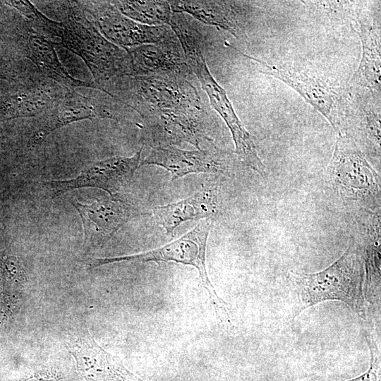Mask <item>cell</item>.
I'll return each mask as SVG.
<instances>
[{
	"label": "cell",
	"mask_w": 381,
	"mask_h": 381,
	"mask_svg": "<svg viewBox=\"0 0 381 381\" xmlns=\"http://www.w3.org/2000/svg\"><path fill=\"white\" fill-rule=\"evenodd\" d=\"M32 68L13 59H0V80L13 81L26 75Z\"/></svg>",
	"instance_id": "obj_24"
},
{
	"label": "cell",
	"mask_w": 381,
	"mask_h": 381,
	"mask_svg": "<svg viewBox=\"0 0 381 381\" xmlns=\"http://www.w3.org/2000/svg\"><path fill=\"white\" fill-rule=\"evenodd\" d=\"M185 55L193 74L195 75L206 92L211 107L229 128L236 155L245 165L264 176L265 167L258 156L253 137L236 114L225 90L212 75L204 56V47L199 44L191 45L186 49Z\"/></svg>",
	"instance_id": "obj_7"
},
{
	"label": "cell",
	"mask_w": 381,
	"mask_h": 381,
	"mask_svg": "<svg viewBox=\"0 0 381 381\" xmlns=\"http://www.w3.org/2000/svg\"><path fill=\"white\" fill-rule=\"evenodd\" d=\"M332 188L344 201L375 210L380 207V176L353 140L337 134L327 167Z\"/></svg>",
	"instance_id": "obj_6"
},
{
	"label": "cell",
	"mask_w": 381,
	"mask_h": 381,
	"mask_svg": "<svg viewBox=\"0 0 381 381\" xmlns=\"http://www.w3.org/2000/svg\"><path fill=\"white\" fill-rule=\"evenodd\" d=\"M337 134L380 155V95L349 85L343 90Z\"/></svg>",
	"instance_id": "obj_10"
},
{
	"label": "cell",
	"mask_w": 381,
	"mask_h": 381,
	"mask_svg": "<svg viewBox=\"0 0 381 381\" xmlns=\"http://www.w3.org/2000/svg\"><path fill=\"white\" fill-rule=\"evenodd\" d=\"M99 32L110 42L124 49L155 44L174 32L169 25L150 26L122 14L111 1H78Z\"/></svg>",
	"instance_id": "obj_11"
},
{
	"label": "cell",
	"mask_w": 381,
	"mask_h": 381,
	"mask_svg": "<svg viewBox=\"0 0 381 381\" xmlns=\"http://www.w3.org/2000/svg\"><path fill=\"white\" fill-rule=\"evenodd\" d=\"M143 138L152 147H174L189 143L198 150L212 142L209 114L205 107L174 111L142 120Z\"/></svg>",
	"instance_id": "obj_12"
},
{
	"label": "cell",
	"mask_w": 381,
	"mask_h": 381,
	"mask_svg": "<svg viewBox=\"0 0 381 381\" xmlns=\"http://www.w3.org/2000/svg\"><path fill=\"white\" fill-rule=\"evenodd\" d=\"M131 63V75H179L190 77L181 43L174 32L155 44L126 49Z\"/></svg>",
	"instance_id": "obj_19"
},
{
	"label": "cell",
	"mask_w": 381,
	"mask_h": 381,
	"mask_svg": "<svg viewBox=\"0 0 381 381\" xmlns=\"http://www.w3.org/2000/svg\"><path fill=\"white\" fill-rule=\"evenodd\" d=\"M212 226V219L201 221L192 230L178 239L160 248L145 253L113 258H94L88 269L119 262H175L195 267L201 283L207 291L218 320L226 327H232L226 303L217 295L207 274L206 268V248L209 233Z\"/></svg>",
	"instance_id": "obj_5"
},
{
	"label": "cell",
	"mask_w": 381,
	"mask_h": 381,
	"mask_svg": "<svg viewBox=\"0 0 381 381\" xmlns=\"http://www.w3.org/2000/svg\"><path fill=\"white\" fill-rule=\"evenodd\" d=\"M365 339L368 343L370 354L369 368L363 374L344 381H381L380 350L375 341L366 332H365Z\"/></svg>",
	"instance_id": "obj_23"
},
{
	"label": "cell",
	"mask_w": 381,
	"mask_h": 381,
	"mask_svg": "<svg viewBox=\"0 0 381 381\" xmlns=\"http://www.w3.org/2000/svg\"><path fill=\"white\" fill-rule=\"evenodd\" d=\"M0 85V122L37 118L65 95L60 85L35 69L25 76Z\"/></svg>",
	"instance_id": "obj_9"
},
{
	"label": "cell",
	"mask_w": 381,
	"mask_h": 381,
	"mask_svg": "<svg viewBox=\"0 0 381 381\" xmlns=\"http://www.w3.org/2000/svg\"><path fill=\"white\" fill-rule=\"evenodd\" d=\"M297 315L327 301L344 303L360 318L366 315L365 270L363 250L352 238L344 254L315 273H294Z\"/></svg>",
	"instance_id": "obj_2"
},
{
	"label": "cell",
	"mask_w": 381,
	"mask_h": 381,
	"mask_svg": "<svg viewBox=\"0 0 381 381\" xmlns=\"http://www.w3.org/2000/svg\"><path fill=\"white\" fill-rule=\"evenodd\" d=\"M83 222L84 246L97 248L105 244L132 218L145 214L128 200L116 195L90 204L72 202Z\"/></svg>",
	"instance_id": "obj_14"
},
{
	"label": "cell",
	"mask_w": 381,
	"mask_h": 381,
	"mask_svg": "<svg viewBox=\"0 0 381 381\" xmlns=\"http://www.w3.org/2000/svg\"><path fill=\"white\" fill-rule=\"evenodd\" d=\"M105 91L135 111L142 120L204 107L190 77L179 75H126L112 81Z\"/></svg>",
	"instance_id": "obj_3"
},
{
	"label": "cell",
	"mask_w": 381,
	"mask_h": 381,
	"mask_svg": "<svg viewBox=\"0 0 381 381\" xmlns=\"http://www.w3.org/2000/svg\"><path fill=\"white\" fill-rule=\"evenodd\" d=\"M172 13H188L204 24L224 30L241 39L246 32L257 8L247 1H169Z\"/></svg>",
	"instance_id": "obj_17"
},
{
	"label": "cell",
	"mask_w": 381,
	"mask_h": 381,
	"mask_svg": "<svg viewBox=\"0 0 381 381\" xmlns=\"http://www.w3.org/2000/svg\"><path fill=\"white\" fill-rule=\"evenodd\" d=\"M229 46L255 61L264 73L282 80L293 88L318 110L337 132L343 90L336 89L322 78L289 65L263 61L246 55L231 44Z\"/></svg>",
	"instance_id": "obj_13"
},
{
	"label": "cell",
	"mask_w": 381,
	"mask_h": 381,
	"mask_svg": "<svg viewBox=\"0 0 381 381\" xmlns=\"http://www.w3.org/2000/svg\"><path fill=\"white\" fill-rule=\"evenodd\" d=\"M356 32L361 39L362 54L349 85L367 89L380 95L381 47L380 20L373 23L358 20Z\"/></svg>",
	"instance_id": "obj_20"
},
{
	"label": "cell",
	"mask_w": 381,
	"mask_h": 381,
	"mask_svg": "<svg viewBox=\"0 0 381 381\" xmlns=\"http://www.w3.org/2000/svg\"><path fill=\"white\" fill-rule=\"evenodd\" d=\"M25 381H58L56 378H46L43 377H33Z\"/></svg>",
	"instance_id": "obj_25"
},
{
	"label": "cell",
	"mask_w": 381,
	"mask_h": 381,
	"mask_svg": "<svg viewBox=\"0 0 381 381\" xmlns=\"http://www.w3.org/2000/svg\"><path fill=\"white\" fill-rule=\"evenodd\" d=\"M62 21L54 20L32 5L25 18L49 39L57 37L61 45L80 57L88 68L94 83L105 93L114 80L131 75L127 51L107 40L97 29L78 1H52Z\"/></svg>",
	"instance_id": "obj_1"
},
{
	"label": "cell",
	"mask_w": 381,
	"mask_h": 381,
	"mask_svg": "<svg viewBox=\"0 0 381 381\" xmlns=\"http://www.w3.org/2000/svg\"><path fill=\"white\" fill-rule=\"evenodd\" d=\"M76 370L85 381H143L121 360L103 349L85 327L67 343Z\"/></svg>",
	"instance_id": "obj_18"
},
{
	"label": "cell",
	"mask_w": 381,
	"mask_h": 381,
	"mask_svg": "<svg viewBox=\"0 0 381 381\" xmlns=\"http://www.w3.org/2000/svg\"><path fill=\"white\" fill-rule=\"evenodd\" d=\"M124 16L150 26L169 25L172 11L169 1H111Z\"/></svg>",
	"instance_id": "obj_22"
},
{
	"label": "cell",
	"mask_w": 381,
	"mask_h": 381,
	"mask_svg": "<svg viewBox=\"0 0 381 381\" xmlns=\"http://www.w3.org/2000/svg\"><path fill=\"white\" fill-rule=\"evenodd\" d=\"M217 198L214 191L202 186L192 195L180 201L153 209L156 223L167 234H172L184 222L212 217L216 212Z\"/></svg>",
	"instance_id": "obj_21"
},
{
	"label": "cell",
	"mask_w": 381,
	"mask_h": 381,
	"mask_svg": "<svg viewBox=\"0 0 381 381\" xmlns=\"http://www.w3.org/2000/svg\"><path fill=\"white\" fill-rule=\"evenodd\" d=\"M124 104L112 96L92 97L79 94L75 90H66L64 96L50 109L35 118L30 145L35 147L57 129L72 123L94 119L119 120L118 111Z\"/></svg>",
	"instance_id": "obj_8"
},
{
	"label": "cell",
	"mask_w": 381,
	"mask_h": 381,
	"mask_svg": "<svg viewBox=\"0 0 381 381\" xmlns=\"http://www.w3.org/2000/svg\"><path fill=\"white\" fill-rule=\"evenodd\" d=\"M10 48L14 59H29L38 71L66 90L86 87L99 90L92 82L73 77L60 61L55 42L37 31L15 9L0 1V42Z\"/></svg>",
	"instance_id": "obj_4"
},
{
	"label": "cell",
	"mask_w": 381,
	"mask_h": 381,
	"mask_svg": "<svg viewBox=\"0 0 381 381\" xmlns=\"http://www.w3.org/2000/svg\"><path fill=\"white\" fill-rule=\"evenodd\" d=\"M234 157L229 152L212 146L208 150H183L176 147H152L140 166L156 165L170 172L171 181L189 174L228 172Z\"/></svg>",
	"instance_id": "obj_16"
},
{
	"label": "cell",
	"mask_w": 381,
	"mask_h": 381,
	"mask_svg": "<svg viewBox=\"0 0 381 381\" xmlns=\"http://www.w3.org/2000/svg\"><path fill=\"white\" fill-rule=\"evenodd\" d=\"M143 148L131 157H114L91 163L75 179L51 181L45 184L54 197L84 187L101 188L111 195H114L128 184L140 167Z\"/></svg>",
	"instance_id": "obj_15"
},
{
	"label": "cell",
	"mask_w": 381,
	"mask_h": 381,
	"mask_svg": "<svg viewBox=\"0 0 381 381\" xmlns=\"http://www.w3.org/2000/svg\"><path fill=\"white\" fill-rule=\"evenodd\" d=\"M4 58L1 54V47H0V59H3Z\"/></svg>",
	"instance_id": "obj_26"
}]
</instances>
